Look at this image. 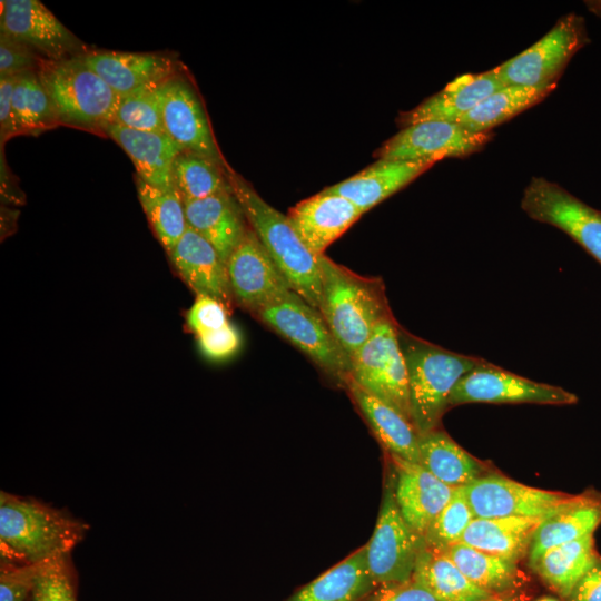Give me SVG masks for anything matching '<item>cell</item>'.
Masks as SVG:
<instances>
[{
	"label": "cell",
	"instance_id": "f546056e",
	"mask_svg": "<svg viewBox=\"0 0 601 601\" xmlns=\"http://www.w3.org/2000/svg\"><path fill=\"white\" fill-rule=\"evenodd\" d=\"M412 579L439 601H484L492 593L471 582L444 550L423 545Z\"/></svg>",
	"mask_w": 601,
	"mask_h": 601
},
{
	"label": "cell",
	"instance_id": "d6a6232c",
	"mask_svg": "<svg viewBox=\"0 0 601 601\" xmlns=\"http://www.w3.org/2000/svg\"><path fill=\"white\" fill-rule=\"evenodd\" d=\"M462 573L493 595H504L519 583L516 562L462 542L444 549Z\"/></svg>",
	"mask_w": 601,
	"mask_h": 601
},
{
	"label": "cell",
	"instance_id": "277c9868",
	"mask_svg": "<svg viewBox=\"0 0 601 601\" xmlns=\"http://www.w3.org/2000/svg\"><path fill=\"white\" fill-rule=\"evenodd\" d=\"M398 337L408 374L412 422L423 435L441 427L454 386L485 359L445 349L401 326Z\"/></svg>",
	"mask_w": 601,
	"mask_h": 601
},
{
	"label": "cell",
	"instance_id": "f6af8a7d",
	"mask_svg": "<svg viewBox=\"0 0 601 601\" xmlns=\"http://www.w3.org/2000/svg\"><path fill=\"white\" fill-rule=\"evenodd\" d=\"M14 77H0V138L1 146L10 137L19 134L13 108L12 92L14 87Z\"/></svg>",
	"mask_w": 601,
	"mask_h": 601
},
{
	"label": "cell",
	"instance_id": "e575fe53",
	"mask_svg": "<svg viewBox=\"0 0 601 601\" xmlns=\"http://www.w3.org/2000/svg\"><path fill=\"white\" fill-rule=\"evenodd\" d=\"M12 108L19 134L41 131L59 124L37 70L16 76Z\"/></svg>",
	"mask_w": 601,
	"mask_h": 601
},
{
	"label": "cell",
	"instance_id": "603a6c76",
	"mask_svg": "<svg viewBox=\"0 0 601 601\" xmlns=\"http://www.w3.org/2000/svg\"><path fill=\"white\" fill-rule=\"evenodd\" d=\"M105 134L129 156L137 177L159 188H176L174 162L183 150L166 132L136 130L112 122Z\"/></svg>",
	"mask_w": 601,
	"mask_h": 601
},
{
	"label": "cell",
	"instance_id": "ab89813d",
	"mask_svg": "<svg viewBox=\"0 0 601 601\" xmlns=\"http://www.w3.org/2000/svg\"><path fill=\"white\" fill-rule=\"evenodd\" d=\"M41 566L0 562V601H28Z\"/></svg>",
	"mask_w": 601,
	"mask_h": 601
},
{
	"label": "cell",
	"instance_id": "7dc6e473",
	"mask_svg": "<svg viewBox=\"0 0 601 601\" xmlns=\"http://www.w3.org/2000/svg\"><path fill=\"white\" fill-rule=\"evenodd\" d=\"M484 601H519V600L514 598H510V597H504V595H495Z\"/></svg>",
	"mask_w": 601,
	"mask_h": 601
},
{
	"label": "cell",
	"instance_id": "7402d4cb",
	"mask_svg": "<svg viewBox=\"0 0 601 601\" xmlns=\"http://www.w3.org/2000/svg\"><path fill=\"white\" fill-rule=\"evenodd\" d=\"M502 87L493 69L481 73L461 75L415 108L402 112L398 122L403 128L428 120L456 122Z\"/></svg>",
	"mask_w": 601,
	"mask_h": 601
},
{
	"label": "cell",
	"instance_id": "484cf974",
	"mask_svg": "<svg viewBox=\"0 0 601 601\" xmlns=\"http://www.w3.org/2000/svg\"><path fill=\"white\" fill-rule=\"evenodd\" d=\"M345 388L359 408L386 454L420 463V434L398 411L373 396L349 380Z\"/></svg>",
	"mask_w": 601,
	"mask_h": 601
},
{
	"label": "cell",
	"instance_id": "44dd1931",
	"mask_svg": "<svg viewBox=\"0 0 601 601\" xmlns=\"http://www.w3.org/2000/svg\"><path fill=\"white\" fill-rule=\"evenodd\" d=\"M184 203L188 226L209 242L227 264L248 228L231 188Z\"/></svg>",
	"mask_w": 601,
	"mask_h": 601
},
{
	"label": "cell",
	"instance_id": "f35d334b",
	"mask_svg": "<svg viewBox=\"0 0 601 601\" xmlns=\"http://www.w3.org/2000/svg\"><path fill=\"white\" fill-rule=\"evenodd\" d=\"M30 599L31 601H77V573L71 554L42 564Z\"/></svg>",
	"mask_w": 601,
	"mask_h": 601
},
{
	"label": "cell",
	"instance_id": "7c38bea8",
	"mask_svg": "<svg viewBox=\"0 0 601 601\" xmlns=\"http://www.w3.org/2000/svg\"><path fill=\"white\" fill-rule=\"evenodd\" d=\"M493 137L492 132H473L456 122L428 120L402 128L377 150L378 159L433 161L463 158L477 152Z\"/></svg>",
	"mask_w": 601,
	"mask_h": 601
},
{
	"label": "cell",
	"instance_id": "6da1fadb",
	"mask_svg": "<svg viewBox=\"0 0 601 601\" xmlns=\"http://www.w3.org/2000/svg\"><path fill=\"white\" fill-rule=\"evenodd\" d=\"M89 524L37 499L0 493V562L41 565L71 551Z\"/></svg>",
	"mask_w": 601,
	"mask_h": 601
},
{
	"label": "cell",
	"instance_id": "f1b7e54d",
	"mask_svg": "<svg viewBox=\"0 0 601 601\" xmlns=\"http://www.w3.org/2000/svg\"><path fill=\"white\" fill-rule=\"evenodd\" d=\"M418 464L453 489L464 487L486 474L483 464L442 427L420 435Z\"/></svg>",
	"mask_w": 601,
	"mask_h": 601
},
{
	"label": "cell",
	"instance_id": "3957f363",
	"mask_svg": "<svg viewBox=\"0 0 601 601\" xmlns=\"http://www.w3.org/2000/svg\"><path fill=\"white\" fill-rule=\"evenodd\" d=\"M227 179L249 227L254 230L292 289L318 309L321 268L318 256L304 244L287 215L265 201L226 165Z\"/></svg>",
	"mask_w": 601,
	"mask_h": 601
},
{
	"label": "cell",
	"instance_id": "4fadbf2b",
	"mask_svg": "<svg viewBox=\"0 0 601 601\" xmlns=\"http://www.w3.org/2000/svg\"><path fill=\"white\" fill-rule=\"evenodd\" d=\"M475 518H539L555 513L575 495L546 491L500 474H484L463 487Z\"/></svg>",
	"mask_w": 601,
	"mask_h": 601
},
{
	"label": "cell",
	"instance_id": "9a60e30c",
	"mask_svg": "<svg viewBox=\"0 0 601 601\" xmlns=\"http://www.w3.org/2000/svg\"><path fill=\"white\" fill-rule=\"evenodd\" d=\"M0 32L23 43L45 60L87 51L81 41L38 0H2Z\"/></svg>",
	"mask_w": 601,
	"mask_h": 601
},
{
	"label": "cell",
	"instance_id": "74e56055",
	"mask_svg": "<svg viewBox=\"0 0 601 601\" xmlns=\"http://www.w3.org/2000/svg\"><path fill=\"white\" fill-rule=\"evenodd\" d=\"M474 519V513L463 487H457L446 505L432 521L423 536V541L430 548L444 550L460 542Z\"/></svg>",
	"mask_w": 601,
	"mask_h": 601
},
{
	"label": "cell",
	"instance_id": "60d3db41",
	"mask_svg": "<svg viewBox=\"0 0 601 601\" xmlns=\"http://www.w3.org/2000/svg\"><path fill=\"white\" fill-rule=\"evenodd\" d=\"M229 308L218 299L207 295H196L187 313V326L196 336L219 329L227 325Z\"/></svg>",
	"mask_w": 601,
	"mask_h": 601
},
{
	"label": "cell",
	"instance_id": "4dcf8cb0",
	"mask_svg": "<svg viewBox=\"0 0 601 601\" xmlns=\"http://www.w3.org/2000/svg\"><path fill=\"white\" fill-rule=\"evenodd\" d=\"M600 559L592 534L546 550L530 566L552 590L568 599Z\"/></svg>",
	"mask_w": 601,
	"mask_h": 601
},
{
	"label": "cell",
	"instance_id": "c3c4849f",
	"mask_svg": "<svg viewBox=\"0 0 601 601\" xmlns=\"http://www.w3.org/2000/svg\"><path fill=\"white\" fill-rule=\"evenodd\" d=\"M536 601H559V600L555 599V598H552V597H543V598H540Z\"/></svg>",
	"mask_w": 601,
	"mask_h": 601
},
{
	"label": "cell",
	"instance_id": "ffe728a7",
	"mask_svg": "<svg viewBox=\"0 0 601 601\" xmlns=\"http://www.w3.org/2000/svg\"><path fill=\"white\" fill-rule=\"evenodd\" d=\"M83 61L120 97L151 82L176 75L173 57L158 52L89 50Z\"/></svg>",
	"mask_w": 601,
	"mask_h": 601
},
{
	"label": "cell",
	"instance_id": "7a4b0ae2",
	"mask_svg": "<svg viewBox=\"0 0 601 601\" xmlns=\"http://www.w3.org/2000/svg\"><path fill=\"white\" fill-rule=\"evenodd\" d=\"M321 302L318 311L342 348L352 357L375 327L393 316L381 278L358 275L318 256Z\"/></svg>",
	"mask_w": 601,
	"mask_h": 601
},
{
	"label": "cell",
	"instance_id": "d590c367",
	"mask_svg": "<svg viewBox=\"0 0 601 601\" xmlns=\"http://www.w3.org/2000/svg\"><path fill=\"white\" fill-rule=\"evenodd\" d=\"M175 186L184 200L201 199L230 189L226 164L181 151L174 162Z\"/></svg>",
	"mask_w": 601,
	"mask_h": 601
},
{
	"label": "cell",
	"instance_id": "30bf717a",
	"mask_svg": "<svg viewBox=\"0 0 601 601\" xmlns=\"http://www.w3.org/2000/svg\"><path fill=\"white\" fill-rule=\"evenodd\" d=\"M521 208L531 219L568 234L601 264V211L544 177L531 178Z\"/></svg>",
	"mask_w": 601,
	"mask_h": 601
},
{
	"label": "cell",
	"instance_id": "d4e9b609",
	"mask_svg": "<svg viewBox=\"0 0 601 601\" xmlns=\"http://www.w3.org/2000/svg\"><path fill=\"white\" fill-rule=\"evenodd\" d=\"M601 524V493L588 490L543 519L529 548V564L546 550L592 535Z\"/></svg>",
	"mask_w": 601,
	"mask_h": 601
},
{
	"label": "cell",
	"instance_id": "1f68e13d",
	"mask_svg": "<svg viewBox=\"0 0 601 601\" xmlns=\"http://www.w3.org/2000/svg\"><path fill=\"white\" fill-rule=\"evenodd\" d=\"M554 88L503 86L479 102L456 124L473 132H491L494 127L542 101Z\"/></svg>",
	"mask_w": 601,
	"mask_h": 601
},
{
	"label": "cell",
	"instance_id": "7bdbcfd3",
	"mask_svg": "<svg viewBox=\"0 0 601 601\" xmlns=\"http://www.w3.org/2000/svg\"><path fill=\"white\" fill-rule=\"evenodd\" d=\"M197 339L201 353L213 361L227 359L240 347V334L230 323L219 329L200 334Z\"/></svg>",
	"mask_w": 601,
	"mask_h": 601
},
{
	"label": "cell",
	"instance_id": "8d00e7d4",
	"mask_svg": "<svg viewBox=\"0 0 601 601\" xmlns=\"http://www.w3.org/2000/svg\"><path fill=\"white\" fill-rule=\"evenodd\" d=\"M167 80L151 82L120 96L114 122L136 130L165 132L161 102Z\"/></svg>",
	"mask_w": 601,
	"mask_h": 601
},
{
	"label": "cell",
	"instance_id": "d6986e66",
	"mask_svg": "<svg viewBox=\"0 0 601 601\" xmlns=\"http://www.w3.org/2000/svg\"><path fill=\"white\" fill-rule=\"evenodd\" d=\"M168 255L196 295L214 297L230 309L234 297L227 264L209 242L188 226Z\"/></svg>",
	"mask_w": 601,
	"mask_h": 601
},
{
	"label": "cell",
	"instance_id": "b9f144b4",
	"mask_svg": "<svg viewBox=\"0 0 601 601\" xmlns=\"http://www.w3.org/2000/svg\"><path fill=\"white\" fill-rule=\"evenodd\" d=\"M41 59L29 47L0 32V77L36 71Z\"/></svg>",
	"mask_w": 601,
	"mask_h": 601
},
{
	"label": "cell",
	"instance_id": "ac0fdd59",
	"mask_svg": "<svg viewBox=\"0 0 601 601\" xmlns=\"http://www.w3.org/2000/svg\"><path fill=\"white\" fill-rule=\"evenodd\" d=\"M362 215L352 201L324 189L296 204L287 216L307 248L321 256Z\"/></svg>",
	"mask_w": 601,
	"mask_h": 601
},
{
	"label": "cell",
	"instance_id": "836d02e7",
	"mask_svg": "<svg viewBox=\"0 0 601 601\" xmlns=\"http://www.w3.org/2000/svg\"><path fill=\"white\" fill-rule=\"evenodd\" d=\"M136 187L149 225L168 253L188 228L184 199L177 188H159L137 176Z\"/></svg>",
	"mask_w": 601,
	"mask_h": 601
},
{
	"label": "cell",
	"instance_id": "83f0119b",
	"mask_svg": "<svg viewBox=\"0 0 601 601\" xmlns=\"http://www.w3.org/2000/svg\"><path fill=\"white\" fill-rule=\"evenodd\" d=\"M543 519L475 518L460 542L518 562L529 548L533 533Z\"/></svg>",
	"mask_w": 601,
	"mask_h": 601
},
{
	"label": "cell",
	"instance_id": "5b68a950",
	"mask_svg": "<svg viewBox=\"0 0 601 601\" xmlns=\"http://www.w3.org/2000/svg\"><path fill=\"white\" fill-rule=\"evenodd\" d=\"M59 124L93 132L114 122L119 96L81 58L41 59L37 69Z\"/></svg>",
	"mask_w": 601,
	"mask_h": 601
},
{
	"label": "cell",
	"instance_id": "9c48e42d",
	"mask_svg": "<svg viewBox=\"0 0 601 601\" xmlns=\"http://www.w3.org/2000/svg\"><path fill=\"white\" fill-rule=\"evenodd\" d=\"M365 545L368 569L378 588L412 579L423 538L407 524L397 506L392 467L373 535Z\"/></svg>",
	"mask_w": 601,
	"mask_h": 601
},
{
	"label": "cell",
	"instance_id": "2e32d148",
	"mask_svg": "<svg viewBox=\"0 0 601 601\" xmlns=\"http://www.w3.org/2000/svg\"><path fill=\"white\" fill-rule=\"evenodd\" d=\"M161 117L166 135L183 151L194 152L223 164L196 92L177 75L169 78L162 87Z\"/></svg>",
	"mask_w": 601,
	"mask_h": 601
},
{
	"label": "cell",
	"instance_id": "8fae6325",
	"mask_svg": "<svg viewBox=\"0 0 601 601\" xmlns=\"http://www.w3.org/2000/svg\"><path fill=\"white\" fill-rule=\"evenodd\" d=\"M578 396L562 387L539 383L487 361L465 374L450 395V407L466 403H532L570 405Z\"/></svg>",
	"mask_w": 601,
	"mask_h": 601
},
{
	"label": "cell",
	"instance_id": "bcb514c9",
	"mask_svg": "<svg viewBox=\"0 0 601 601\" xmlns=\"http://www.w3.org/2000/svg\"><path fill=\"white\" fill-rule=\"evenodd\" d=\"M570 601H601V559L575 584Z\"/></svg>",
	"mask_w": 601,
	"mask_h": 601
},
{
	"label": "cell",
	"instance_id": "52a82bcc",
	"mask_svg": "<svg viewBox=\"0 0 601 601\" xmlns=\"http://www.w3.org/2000/svg\"><path fill=\"white\" fill-rule=\"evenodd\" d=\"M398 328L393 316L375 327L351 357V380L412 422L408 374Z\"/></svg>",
	"mask_w": 601,
	"mask_h": 601
},
{
	"label": "cell",
	"instance_id": "e0dca14e",
	"mask_svg": "<svg viewBox=\"0 0 601 601\" xmlns=\"http://www.w3.org/2000/svg\"><path fill=\"white\" fill-rule=\"evenodd\" d=\"M387 455L397 506L407 524L423 538L455 489L437 480L418 463Z\"/></svg>",
	"mask_w": 601,
	"mask_h": 601
},
{
	"label": "cell",
	"instance_id": "cb8c5ba5",
	"mask_svg": "<svg viewBox=\"0 0 601 601\" xmlns=\"http://www.w3.org/2000/svg\"><path fill=\"white\" fill-rule=\"evenodd\" d=\"M435 162L378 159L354 176L325 188L352 201L363 214L408 185Z\"/></svg>",
	"mask_w": 601,
	"mask_h": 601
},
{
	"label": "cell",
	"instance_id": "5bb4252c",
	"mask_svg": "<svg viewBox=\"0 0 601 601\" xmlns=\"http://www.w3.org/2000/svg\"><path fill=\"white\" fill-rule=\"evenodd\" d=\"M227 270L234 300L255 315L293 290L249 225Z\"/></svg>",
	"mask_w": 601,
	"mask_h": 601
},
{
	"label": "cell",
	"instance_id": "ee69618b",
	"mask_svg": "<svg viewBox=\"0 0 601 601\" xmlns=\"http://www.w3.org/2000/svg\"><path fill=\"white\" fill-rule=\"evenodd\" d=\"M368 601H439L411 579L404 583L378 588Z\"/></svg>",
	"mask_w": 601,
	"mask_h": 601
},
{
	"label": "cell",
	"instance_id": "4316f807",
	"mask_svg": "<svg viewBox=\"0 0 601 601\" xmlns=\"http://www.w3.org/2000/svg\"><path fill=\"white\" fill-rule=\"evenodd\" d=\"M377 589L363 545L286 601H368Z\"/></svg>",
	"mask_w": 601,
	"mask_h": 601
},
{
	"label": "cell",
	"instance_id": "8992f818",
	"mask_svg": "<svg viewBox=\"0 0 601 601\" xmlns=\"http://www.w3.org/2000/svg\"><path fill=\"white\" fill-rule=\"evenodd\" d=\"M255 316L345 388L351 380L352 359L334 337L318 309L292 290Z\"/></svg>",
	"mask_w": 601,
	"mask_h": 601
},
{
	"label": "cell",
	"instance_id": "ba28073f",
	"mask_svg": "<svg viewBox=\"0 0 601 601\" xmlns=\"http://www.w3.org/2000/svg\"><path fill=\"white\" fill-rule=\"evenodd\" d=\"M588 41L583 18L569 13L539 41L493 71L503 86L555 87L573 55Z\"/></svg>",
	"mask_w": 601,
	"mask_h": 601
},
{
	"label": "cell",
	"instance_id": "681fc988",
	"mask_svg": "<svg viewBox=\"0 0 601 601\" xmlns=\"http://www.w3.org/2000/svg\"><path fill=\"white\" fill-rule=\"evenodd\" d=\"M28 601H31V599L29 598V600H28Z\"/></svg>",
	"mask_w": 601,
	"mask_h": 601
}]
</instances>
